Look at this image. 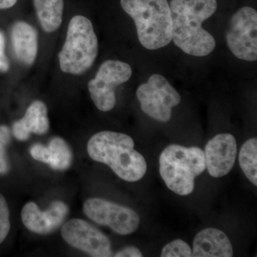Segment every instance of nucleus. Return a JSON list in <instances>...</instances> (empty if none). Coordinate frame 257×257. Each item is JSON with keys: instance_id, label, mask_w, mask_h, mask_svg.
<instances>
[{"instance_id": "4", "label": "nucleus", "mask_w": 257, "mask_h": 257, "mask_svg": "<svg viewBox=\"0 0 257 257\" xmlns=\"http://www.w3.org/2000/svg\"><path fill=\"white\" fill-rule=\"evenodd\" d=\"M206 170L202 149L170 145L160 157V173L167 187L175 194L187 196L194 189L196 177Z\"/></svg>"}, {"instance_id": "10", "label": "nucleus", "mask_w": 257, "mask_h": 257, "mask_svg": "<svg viewBox=\"0 0 257 257\" xmlns=\"http://www.w3.org/2000/svg\"><path fill=\"white\" fill-rule=\"evenodd\" d=\"M61 234L66 242L94 257L112 256L110 241L105 234L79 219H72L62 226Z\"/></svg>"}, {"instance_id": "13", "label": "nucleus", "mask_w": 257, "mask_h": 257, "mask_svg": "<svg viewBox=\"0 0 257 257\" xmlns=\"http://www.w3.org/2000/svg\"><path fill=\"white\" fill-rule=\"evenodd\" d=\"M192 251L194 257H231L234 253L228 236L215 228H207L197 233Z\"/></svg>"}, {"instance_id": "21", "label": "nucleus", "mask_w": 257, "mask_h": 257, "mask_svg": "<svg viewBox=\"0 0 257 257\" xmlns=\"http://www.w3.org/2000/svg\"><path fill=\"white\" fill-rule=\"evenodd\" d=\"M30 155L35 160L49 165L50 155L48 147L44 146L41 144H36L30 149Z\"/></svg>"}, {"instance_id": "12", "label": "nucleus", "mask_w": 257, "mask_h": 257, "mask_svg": "<svg viewBox=\"0 0 257 257\" xmlns=\"http://www.w3.org/2000/svg\"><path fill=\"white\" fill-rule=\"evenodd\" d=\"M65 203L55 201L46 211H41L35 203L30 202L22 210V220L27 229L39 234H47L58 229L68 214Z\"/></svg>"}, {"instance_id": "22", "label": "nucleus", "mask_w": 257, "mask_h": 257, "mask_svg": "<svg viewBox=\"0 0 257 257\" xmlns=\"http://www.w3.org/2000/svg\"><path fill=\"white\" fill-rule=\"evenodd\" d=\"M10 62L5 54V37L3 32L0 31V72L5 73L10 69Z\"/></svg>"}, {"instance_id": "3", "label": "nucleus", "mask_w": 257, "mask_h": 257, "mask_svg": "<svg viewBox=\"0 0 257 257\" xmlns=\"http://www.w3.org/2000/svg\"><path fill=\"white\" fill-rule=\"evenodd\" d=\"M121 6L135 21L139 41L155 50L172 41V17L167 0H121Z\"/></svg>"}, {"instance_id": "5", "label": "nucleus", "mask_w": 257, "mask_h": 257, "mask_svg": "<svg viewBox=\"0 0 257 257\" xmlns=\"http://www.w3.org/2000/svg\"><path fill=\"white\" fill-rule=\"evenodd\" d=\"M98 50L92 22L82 15L74 17L69 22L65 42L59 54L61 69L64 73H84L94 64Z\"/></svg>"}, {"instance_id": "15", "label": "nucleus", "mask_w": 257, "mask_h": 257, "mask_svg": "<svg viewBox=\"0 0 257 257\" xmlns=\"http://www.w3.org/2000/svg\"><path fill=\"white\" fill-rule=\"evenodd\" d=\"M11 40L17 59L23 64L32 65L38 49V37L35 29L25 22L15 23L11 30Z\"/></svg>"}, {"instance_id": "8", "label": "nucleus", "mask_w": 257, "mask_h": 257, "mask_svg": "<svg viewBox=\"0 0 257 257\" xmlns=\"http://www.w3.org/2000/svg\"><path fill=\"white\" fill-rule=\"evenodd\" d=\"M226 41L231 53L240 60H257V13L250 7L238 10L230 20Z\"/></svg>"}, {"instance_id": "19", "label": "nucleus", "mask_w": 257, "mask_h": 257, "mask_svg": "<svg viewBox=\"0 0 257 257\" xmlns=\"http://www.w3.org/2000/svg\"><path fill=\"white\" fill-rule=\"evenodd\" d=\"M192 248L182 239H176L165 245L161 253L162 257H191Z\"/></svg>"}, {"instance_id": "24", "label": "nucleus", "mask_w": 257, "mask_h": 257, "mask_svg": "<svg viewBox=\"0 0 257 257\" xmlns=\"http://www.w3.org/2000/svg\"><path fill=\"white\" fill-rule=\"evenodd\" d=\"M9 170V165L7 160L5 146L0 143V175H4Z\"/></svg>"}, {"instance_id": "17", "label": "nucleus", "mask_w": 257, "mask_h": 257, "mask_svg": "<svg viewBox=\"0 0 257 257\" xmlns=\"http://www.w3.org/2000/svg\"><path fill=\"white\" fill-rule=\"evenodd\" d=\"M240 167L246 178L257 185V140L250 139L245 142L239 152Z\"/></svg>"}, {"instance_id": "26", "label": "nucleus", "mask_w": 257, "mask_h": 257, "mask_svg": "<svg viewBox=\"0 0 257 257\" xmlns=\"http://www.w3.org/2000/svg\"><path fill=\"white\" fill-rule=\"evenodd\" d=\"M18 0H0V10L9 9L16 4Z\"/></svg>"}, {"instance_id": "9", "label": "nucleus", "mask_w": 257, "mask_h": 257, "mask_svg": "<svg viewBox=\"0 0 257 257\" xmlns=\"http://www.w3.org/2000/svg\"><path fill=\"white\" fill-rule=\"evenodd\" d=\"M84 214L93 221L109 226L120 235H128L138 230L140 218L131 208L99 198H91L83 206Z\"/></svg>"}, {"instance_id": "6", "label": "nucleus", "mask_w": 257, "mask_h": 257, "mask_svg": "<svg viewBox=\"0 0 257 257\" xmlns=\"http://www.w3.org/2000/svg\"><path fill=\"white\" fill-rule=\"evenodd\" d=\"M137 96L142 110L161 122L170 121L172 108L179 105L181 96L164 76L152 74L138 87Z\"/></svg>"}, {"instance_id": "16", "label": "nucleus", "mask_w": 257, "mask_h": 257, "mask_svg": "<svg viewBox=\"0 0 257 257\" xmlns=\"http://www.w3.org/2000/svg\"><path fill=\"white\" fill-rule=\"evenodd\" d=\"M42 29L51 33L60 28L63 18L64 0H33Z\"/></svg>"}, {"instance_id": "23", "label": "nucleus", "mask_w": 257, "mask_h": 257, "mask_svg": "<svg viewBox=\"0 0 257 257\" xmlns=\"http://www.w3.org/2000/svg\"><path fill=\"white\" fill-rule=\"evenodd\" d=\"M116 257H143V255L140 250L135 246H127L122 248L115 253Z\"/></svg>"}, {"instance_id": "18", "label": "nucleus", "mask_w": 257, "mask_h": 257, "mask_svg": "<svg viewBox=\"0 0 257 257\" xmlns=\"http://www.w3.org/2000/svg\"><path fill=\"white\" fill-rule=\"evenodd\" d=\"M50 162L49 165L56 170H65L72 163V154L67 143L62 138L52 139L49 143Z\"/></svg>"}, {"instance_id": "2", "label": "nucleus", "mask_w": 257, "mask_h": 257, "mask_svg": "<svg viewBox=\"0 0 257 257\" xmlns=\"http://www.w3.org/2000/svg\"><path fill=\"white\" fill-rule=\"evenodd\" d=\"M87 149L92 160L109 166L120 179L126 182H138L146 174V160L135 150L134 140L127 135L100 132L90 138Z\"/></svg>"}, {"instance_id": "14", "label": "nucleus", "mask_w": 257, "mask_h": 257, "mask_svg": "<svg viewBox=\"0 0 257 257\" xmlns=\"http://www.w3.org/2000/svg\"><path fill=\"white\" fill-rule=\"evenodd\" d=\"M49 128L50 122L47 106L42 101L37 100L29 106L23 119L15 121L13 133L17 140L26 141L30 138V134L45 135Z\"/></svg>"}, {"instance_id": "11", "label": "nucleus", "mask_w": 257, "mask_h": 257, "mask_svg": "<svg viewBox=\"0 0 257 257\" xmlns=\"http://www.w3.org/2000/svg\"><path fill=\"white\" fill-rule=\"evenodd\" d=\"M237 145L231 134L216 135L204 149L206 168L214 178L224 177L231 172L236 162Z\"/></svg>"}, {"instance_id": "1", "label": "nucleus", "mask_w": 257, "mask_h": 257, "mask_svg": "<svg viewBox=\"0 0 257 257\" xmlns=\"http://www.w3.org/2000/svg\"><path fill=\"white\" fill-rule=\"evenodd\" d=\"M174 43L187 55L205 57L214 51V37L202 24L215 13L216 0H172L170 5Z\"/></svg>"}, {"instance_id": "7", "label": "nucleus", "mask_w": 257, "mask_h": 257, "mask_svg": "<svg viewBox=\"0 0 257 257\" xmlns=\"http://www.w3.org/2000/svg\"><path fill=\"white\" fill-rule=\"evenodd\" d=\"M133 74L130 64L118 60H106L88 83V89L96 108L109 111L116 104L115 89L127 82Z\"/></svg>"}, {"instance_id": "25", "label": "nucleus", "mask_w": 257, "mask_h": 257, "mask_svg": "<svg viewBox=\"0 0 257 257\" xmlns=\"http://www.w3.org/2000/svg\"><path fill=\"white\" fill-rule=\"evenodd\" d=\"M11 140V132L9 127L5 125H0V143L6 147Z\"/></svg>"}, {"instance_id": "20", "label": "nucleus", "mask_w": 257, "mask_h": 257, "mask_svg": "<svg viewBox=\"0 0 257 257\" xmlns=\"http://www.w3.org/2000/svg\"><path fill=\"white\" fill-rule=\"evenodd\" d=\"M10 230V211L5 198L0 194V243L6 239Z\"/></svg>"}]
</instances>
